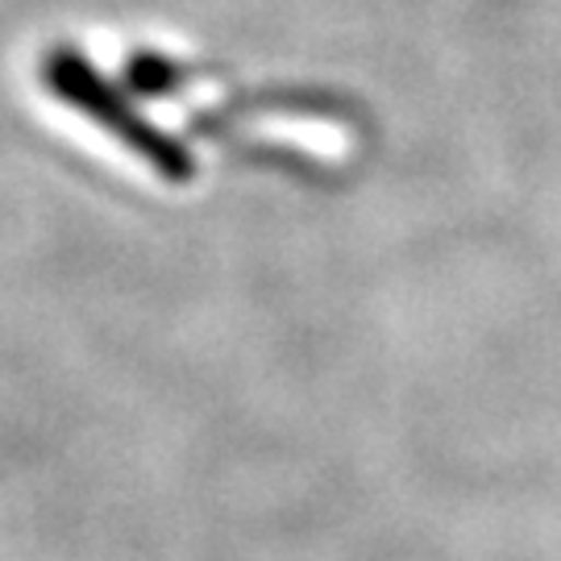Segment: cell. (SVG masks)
Segmentation results:
<instances>
[{
  "instance_id": "1",
  "label": "cell",
  "mask_w": 561,
  "mask_h": 561,
  "mask_svg": "<svg viewBox=\"0 0 561 561\" xmlns=\"http://www.w3.org/2000/svg\"><path fill=\"white\" fill-rule=\"evenodd\" d=\"M42 80L55 92V101L76 108L80 117L96 121L108 138L129 146L150 171H159L162 180L187 183L196 175V162L183 150V141H175L171 134H162L154 121L141 117L80 50H50L42 62Z\"/></svg>"
}]
</instances>
